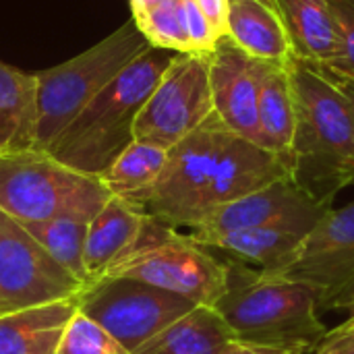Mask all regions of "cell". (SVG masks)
Returning a JSON list of instances; mask_svg holds the SVG:
<instances>
[{
    "instance_id": "1",
    "label": "cell",
    "mask_w": 354,
    "mask_h": 354,
    "mask_svg": "<svg viewBox=\"0 0 354 354\" xmlns=\"http://www.w3.org/2000/svg\"><path fill=\"white\" fill-rule=\"evenodd\" d=\"M297 131L290 149V178L315 201L330 207L354 185V122L334 77L307 60H288Z\"/></svg>"
},
{
    "instance_id": "2",
    "label": "cell",
    "mask_w": 354,
    "mask_h": 354,
    "mask_svg": "<svg viewBox=\"0 0 354 354\" xmlns=\"http://www.w3.org/2000/svg\"><path fill=\"white\" fill-rule=\"evenodd\" d=\"M226 261V290L214 305L239 342L309 351L326 338L317 309L319 297L280 272Z\"/></svg>"
},
{
    "instance_id": "3",
    "label": "cell",
    "mask_w": 354,
    "mask_h": 354,
    "mask_svg": "<svg viewBox=\"0 0 354 354\" xmlns=\"http://www.w3.org/2000/svg\"><path fill=\"white\" fill-rule=\"evenodd\" d=\"M178 52L149 46L46 149L64 166L102 176L135 141V120Z\"/></svg>"
},
{
    "instance_id": "4",
    "label": "cell",
    "mask_w": 354,
    "mask_h": 354,
    "mask_svg": "<svg viewBox=\"0 0 354 354\" xmlns=\"http://www.w3.org/2000/svg\"><path fill=\"white\" fill-rule=\"evenodd\" d=\"M151 44L131 19L75 58L35 73V149L46 151L79 112Z\"/></svg>"
},
{
    "instance_id": "5",
    "label": "cell",
    "mask_w": 354,
    "mask_h": 354,
    "mask_svg": "<svg viewBox=\"0 0 354 354\" xmlns=\"http://www.w3.org/2000/svg\"><path fill=\"white\" fill-rule=\"evenodd\" d=\"M102 278H133L195 305L214 307L226 290V261L214 257L189 234L147 216L139 239Z\"/></svg>"
},
{
    "instance_id": "6",
    "label": "cell",
    "mask_w": 354,
    "mask_h": 354,
    "mask_svg": "<svg viewBox=\"0 0 354 354\" xmlns=\"http://www.w3.org/2000/svg\"><path fill=\"white\" fill-rule=\"evenodd\" d=\"M112 199L97 176L77 172L48 151L0 156V212L21 224L81 214L95 218Z\"/></svg>"
},
{
    "instance_id": "7",
    "label": "cell",
    "mask_w": 354,
    "mask_h": 354,
    "mask_svg": "<svg viewBox=\"0 0 354 354\" xmlns=\"http://www.w3.org/2000/svg\"><path fill=\"white\" fill-rule=\"evenodd\" d=\"M234 133L212 114L168 149L166 164L141 203V212L174 230H193L209 214V193L222 151Z\"/></svg>"
},
{
    "instance_id": "8",
    "label": "cell",
    "mask_w": 354,
    "mask_h": 354,
    "mask_svg": "<svg viewBox=\"0 0 354 354\" xmlns=\"http://www.w3.org/2000/svg\"><path fill=\"white\" fill-rule=\"evenodd\" d=\"M77 307L135 354L197 305L133 278H100L79 292Z\"/></svg>"
},
{
    "instance_id": "9",
    "label": "cell",
    "mask_w": 354,
    "mask_h": 354,
    "mask_svg": "<svg viewBox=\"0 0 354 354\" xmlns=\"http://www.w3.org/2000/svg\"><path fill=\"white\" fill-rule=\"evenodd\" d=\"M212 114L209 54H176L135 120V141L170 149Z\"/></svg>"
},
{
    "instance_id": "10",
    "label": "cell",
    "mask_w": 354,
    "mask_h": 354,
    "mask_svg": "<svg viewBox=\"0 0 354 354\" xmlns=\"http://www.w3.org/2000/svg\"><path fill=\"white\" fill-rule=\"evenodd\" d=\"M83 288L21 222L0 212V315L73 301Z\"/></svg>"
},
{
    "instance_id": "11",
    "label": "cell",
    "mask_w": 354,
    "mask_h": 354,
    "mask_svg": "<svg viewBox=\"0 0 354 354\" xmlns=\"http://www.w3.org/2000/svg\"><path fill=\"white\" fill-rule=\"evenodd\" d=\"M328 209L292 178H282L218 207L187 234L203 247L247 228H282L307 236Z\"/></svg>"
},
{
    "instance_id": "12",
    "label": "cell",
    "mask_w": 354,
    "mask_h": 354,
    "mask_svg": "<svg viewBox=\"0 0 354 354\" xmlns=\"http://www.w3.org/2000/svg\"><path fill=\"white\" fill-rule=\"evenodd\" d=\"M280 274L307 284L319 297V307L354 280V201L328 209L305 236L297 259Z\"/></svg>"
},
{
    "instance_id": "13",
    "label": "cell",
    "mask_w": 354,
    "mask_h": 354,
    "mask_svg": "<svg viewBox=\"0 0 354 354\" xmlns=\"http://www.w3.org/2000/svg\"><path fill=\"white\" fill-rule=\"evenodd\" d=\"M268 60L249 56L226 33L209 52V85L214 114L222 124L259 145V91Z\"/></svg>"
},
{
    "instance_id": "14",
    "label": "cell",
    "mask_w": 354,
    "mask_h": 354,
    "mask_svg": "<svg viewBox=\"0 0 354 354\" xmlns=\"http://www.w3.org/2000/svg\"><path fill=\"white\" fill-rule=\"evenodd\" d=\"M282 178H290V172L278 156L253 141L232 135L218 162L209 193V214Z\"/></svg>"
},
{
    "instance_id": "15",
    "label": "cell",
    "mask_w": 354,
    "mask_h": 354,
    "mask_svg": "<svg viewBox=\"0 0 354 354\" xmlns=\"http://www.w3.org/2000/svg\"><path fill=\"white\" fill-rule=\"evenodd\" d=\"M297 58L330 68L338 56L340 31L330 0H276Z\"/></svg>"
},
{
    "instance_id": "16",
    "label": "cell",
    "mask_w": 354,
    "mask_h": 354,
    "mask_svg": "<svg viewBox=\"0 0 354 354\" xmlns=\"http://www.w3.org/2000/svg\"><path fill=\"white\" fill-rule=\"evenodd\" d=\"M145 214L124 199L112 197L102 212L89 222L85 241V274L87 284L100 280L104 272L139 239Z\"/></svg>"
},
{
    "instance_id": "17",
    "label": "cell",
    "mask_w": 354,
    "mask_h": 354,
    "mask_svg": "<svg viewBox=\"0 0 354 354\" xmlns=\"http://www.w3.org/2000/svg\"><path fill=\"white\" fill-rule=\"evenodd\" d=\"M77 299L0 315V354H56Z\"/></svg>"
},
{
    "instance_id": "18",
    "label": "cell",
    "mask_w": 354,
    "mask_h": 354,
    "mask_svg": "<svg viewBox=\"0 0 354 354\" xmlns=\"http://www.w3.org/2000/svg\"><path fill=\"white\" fill-rule=\"evenodd\" d=\"M288 60L266 64L259 91V145L278 156L290 172V149L297 131V108Z\"/></svg>"
},
{
    "instance_id": "19",
    "label": "cell",
    "mask_w": 354,
    "mask_h": 354,
    "mask_svg": "<svg viewBox=\"0 0 354 354\" xmlns=\"http://www.w3.org/2000/svg\"><path fill=\"white\" fill-rule=\"evenodd\" d=\"M226 33L257 60L286 62L295 56L280 12L261 0H232Z\"/></svg>"
},
{
    "instance_id": "20",
    "label": "cell",
    "mask_w": 354,
    "mask_h": 354,
    "mask_svg": "<svg viewBox=\"0 0 354 354\" xmlns=\"http://www.w3.org/2000/svg\"><path fill=\"white\" fill-rule=\"evenodd\" d=\"M37 77L0 60V156L35 149Z\"/></svg>"
},
{
    "instance_id": "21",
    "label": "cell",
    "mask_w": 354,
    "mask_h": 354,
    "mask_svg": "<svg viewBox=\"0 0 354 354\" xmlns=\"http://www.w3.org/2000/svg\"><path fill=\"white\" fill-rule=\"evenodd\" d=\"M234 340L214 307L197 305L135 354H222Z\"/></svg>"
},
{
    "instance_id": "22",
    "label": "cell",
    "mask_w": 354,
    "mask_h": 354,
    "mask_svg": "<svg viewBox=\"0 0 354 354\" xmlns=\"http://www.w3.org/2000/svg\"><path fill=\"white\" fill-rule=\"evenodd\" d=\"M305 234L282 228H247L214 241L207 249H220L232 259L268 272L286 270L299 255Z\"/></svg>"
},
{
    "instance_id": "23",
    "label": "cell",
    "mask_w": 354,
    "mask_h": 354,
    "mask_svg": "<svg viewBox=\"0 0 354 354\" xmlns=\"http://www.w3.org/2000/svg\"><path fill=\"white\" fill-rule=\"evenodd\" d=\"M166 158L168 149L145 141H133L100 178L112 197L141 207L143 199L156 185Z\"/></svg>"
},
{
    "instance_id": "24",
    "label": "cell",
    "mask_w": 354,
    "mask_h": 354,
    "mask_svg": "<svg viewBox=\"0 0 354 354\" xmlns=\"http://www.w3.org/2000/svg\"><path fill=\"white\" fill-rule=\"evenodd\" d=\"M89 222L91 218L87 216L68 214V216H58L48 222L23 224V226L64 270H68L77 280H81L87 286L83 253H85Z\"/></svg>"
},
{
    "instance_id": "25",
    "label": "cell",
    "mask_w": 354,
    "mask_h": 354,
    "mask_svg": "<svg viewBox=\"0 0 354 354\" xmlns=\"http://www.w3.org/2000/svg\"><path fill=\"white\" fill-rule=\"evenodd\" d=\"M141 33L147 37V41L156 48H166L178 54L193 52L191 39L187 33V21H185V4L183 0H168L164 4H158L143 15L133 17Z\"/></svg>"
},
{
    "instance_id": "26",
    "label": "cell",
    "mask_w": 354,
    "mask_h": 354,
    "mask_svg": "<svg viewBox=\"0 0 354 354\" xmlns=\"http://www.w3.org/2000/svg\"><path fill=\"white\" fill-rule=\"evenodd\" d=\"M56 354H129L97 322L77 311L68 322Z\"/></svg>"
},
{
    "instance_id": "27",
    "label": "cell",
    "mask_w": 354,
    "mask_h": 354,
    "mask_svg": "<svg viewBox=\"0 0 354 354\" xmlns=\"http://www.w3.org/2000/svg\"><path fill=\"white\" fill-rule=\"evenodd\" d=\"M330 2L338 21L340 46H338V56L328 71L354 79V0H330Z\"/></svg>"
},
{
    "instance_id": "28",
    "label": "cell",
    "mask_w": 354,
    "mask_h": 354,
    "mask_svg": "<svg viewBox=\"0 0 354 354\" xmlns=\"http://www.w3.org/2000/svg\"><path fill=\"white\" fill-rule=\"evenodd\" d=\"M183 4H185L187 33H189L193 52L209 54L220 35L216 33V29L212 27V23L207 21V17L203 15V10L199 8L195 0H183Z\"/></svg>"
},
{
    "instance_id": "29",
    "label": "cell",
    "mask_w": 354,
    "mask_h": 354,
    "mask_svg": "<svg viewBox=\"0 0 354 354\" xmlns=\"http://www.w3.org/2000/svg\"><path fill=\"white\" fill-rule=\"evenodd\" d=\"M315 354H354V322H344L317 344Z\"/></svg>"
},
{
    "instance_id": "30",
    "label": "cell",
    "mask_w": 354,
    "mask_h": 354,
    "mask_svg": "<svg viewBox=\"0 0 354 354\" xmlns=\"http://www.w3.org/2000/svg\"><path fill=\"white\" fill-rule=\"evenodd\" d=\"M199 4V8L203 10V15L207 17V21L212 23V27L216 29V33L222 37L228 31V6L230 0H195Z\"/></svg>"
},
{
    "instance_id": "31",
    "label": "cell",
    "mask_w": 354,
    "mask_h": 354,
    "mask_svg": "<svg viewBox=\"0 0 354 354\" xmlns=\"http://www.w3.org/2000/svg\"><path fill=\"white\" fill-rule=\"evenodd\" d=\"M303 348H274V346H257V344H247L232 340L222 354H305Z\"/></svg>"
},
{
    "instance_id": "32",
    "label": "cell",
    "mask_w": 354,
    "mask_h": 354,
    "mask_svg": "<svg viewBox=\"0 0 354 354\" xmlns=\"http://www.w3.org/2000/svg\"><path fill=\"white\" fill-rule=\"evenodd\" d=\"M328 309H342V311H351V315L354 313V280L351 284H346L342 288V292L332 301V305Z\"/></svg>"
},
{
    "instance_id": "33",
    "label": "cell",
    "mask_w": 354,
    "mask_h": 354,
    "mask_svg": "<svg viewBox=\"0 0 354 354\" xmlns=\"http://www.w3.org/2000/svg\"><path fill=\"white\" fill-rule=\"evenodd\" d=\"M328 71V68H326ZM332 77H334V81L338 83V87L342 89V93L346 95V100H348V106H351V114H353V122H354V79H348V77H342V75H336V73H332V71H328Z\"/></svg>"
},
{
    "instance_id": "34",
    "label": "cell",
    "mask_w": 354,
    "mask_h": 354,
    "mask_svg": "<svg viewBox=\"0 0 354 354\" xmlns=\"http://www.w3.org/2000/svg\"><path fill=\"white\" fill-rule=\"evenodd\" d=\"M129 2H131L133 17H137V15H143L145 10H149V8H153L158 4H164L168 0H129Z\"/></svg>"
},
{
    "instance_id": "35",
    "label": "cell",
    "mask_w": 354,
    "mask_h": 354,
    "mask_svg": "<svg viewBox=\"0 0 354 354\" xmlns=\"http://www.w3.org/2000/svg\"><path fill=\"white\" fill-rule=\"evenodd\" d=\"M230 2H232V0H230ZM261 2H266V4H270L272 8H276V10H278V4H276V0H261Z\"/></svg>"
},
{
    "instance_id": "36",
    "label": "cell",
    "mask_w": 354,
    "mask_h": 354,
    "mask_svg": "<svg viewBox=\"0 0 354 354\" xmlns=\"http://www.w3.org/2000/svg\"><path fill=\"white\" fill-rule=\"evenodd\" d=\"M346 322H354V313L351 315V317H348V319H346Z\"/></svg>"
}]
</instances>
